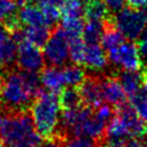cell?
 Here are the masks:
<instances>
[{"label": "cell", "instance_id": "obj_1", "mask_svg": "<svg viewBox=\"0 0 147 147\" xmlns=\"http://www.w3.org/2000/svg\"><path fill=\"white\" fill-rule=\"evenodd\" d=\"M0 139L10 147H38L41 136L37 132L31 114L25 110L8 114L0 129Z\"/></svg>", "mask_w": 147, "mask_h": 147}, {"label": "cell", "instance_id": "obj_2", "mask_svg": "<svg viewBox=\"0 0 147 147\" xmlns=\"http://www.w3.org/2000/svg\"><path fill=\"white\" fill-rule=\"evenodd\" d=\"M61 105L59 94L54 92L41 91L31 103V117L37 132L45 138L55 134L60 121Z\"/></svg>", "mask_w": 147, "mask_h": 147}, {"label": "cell", "instance_id": "obj_3", "mask_svg": "<svg viewBox=\"0 0 147 147\" xmlns=\"http://www.w3.org/2000/svg\"><path fill=\"white\" fill-rule=\"evenodd\" d=\"M32 98L21 71H7L0 78V106L8 114L25 110Z\"/></svg>", "mask_w": 147, "mask_h": 147}, {"label": "cell", "instance_id": "obj_4", "mask_svg": "<svg viewBox=\"0 0 147 147\" xmlns=\"http://www.w3.org/2000/svg\"><path fill=\"white\" fill-rule=\"evenodd\" d=\"M116 28L129 40L139 39L147 28V8H123L113 16Z\"/></svg>", "mask_w": 147, "mask_h": 147}, {"label": "cell", "instance_id": "obj_5", "mask_svg": "<svg viewBox=\"0 0 147 147\" xmlns=\"http://www.w3.org/2000/svg\"><path fill=\"white\" fill-rule=\"evenodd\" d=\"M44 57L49 65L61 67L69 57V39L62 26L52 28L49 38L44 45Z\"/></svg>", "mask_w": 147, "mask_h": 147}, {"label": "cell", "instance_id": "obj_6", "mask_svg": "<svg viewBox=\"0 0 147 147\" xmlns=\"http://www.w3.org/2000/svg\"><path fill=\"white\" fill-rule=\"evenodd\" d=\"M108 60L111 64L123 70H139L142 64L138 46L131 41H124L118 47L108 52Z\"/></svg>", "mask_w": 147, "mask_h": 147}, {"label": "cell", "instance_id": "obj_7", "mask_svg": "<svg viewBox=\"0 0 147 147\" xmlns=\"http://www.w3.org/2000/svg\"><path fill=\"white\" fill-rule=\"evenodd\" d=\"M17 67L23 71H39L44 68L45 57L40 47L34 46L28 40L17 44Z\"/></svg>", "mask_w": 147, "mask_h": 147}, {"label": "cell", "instance_id": "obj_8", "mask_svg": "<svg viewBox=\"0 0 147 147\" xmlns=\"http://www.w3.org/2000/svg\"><path fill=\"white\" fill-rule=\"evenodd\" d=\"M117 116H119L122 121L125 123L131 138L142 140L147 137L146 122L139 117V115L137 114L136 109L131 103L125 102L117 107Z\"/></svg>", "mask_w": 147, "mask_h": 147}, {"label": "cell", "instance_id": "obj_9", "mask_svg": "<svg viewBox=\"0 0 147 147\" xmlns=\"http://www.w3.org/2000/svg\"><path fill=\"white\" fill-rule=\"evenodd\" d=\"M78 92L80 94L83 105L92 109H95L103 101L101 77H96V76L85 77L83 83L78 86Z\"/></svg>", "mask_w": 147, "mask_h": 147}, {"label": "cell", "instance_id": "obj_10", "mask_svg": "<svg viewBox=\"0 0 147 147\" xmlns=\"http://www.w3.org/2000/svg\"><path fill=\"white\" fill-rule=\"evenodd\" d=\"M101 87L103 100L113 107H119L126 102V93L117 77H101Z\"/></svg>", "mask_w": 147, "mask_h": 147}, {"label": "cell", "instance_id": "obj_11", "mask_svg": "<svg viewBox=\"0 0 147 147\" xmlns=\"http://www.w3.org/2000/svg\"><path fill=\"white\" fill-rule=\"evenodd\" d=\"M82 64L92 71H101L108 65V56L99 44L86 45Z\"/></svg>", "mask_w": 147, "mask_h": 147}, {"label": "cell", "instance_id": "obj_12", "mask_svg": "<svg viewBox=\"0 0 147 147\" xmlns=\"http://www.w3.org/2000/svg\"><path fill=\"white\" fill-rule=\"evenodd\" d=\"M40 80H41V85L46 90L54 93L61 92V90L65 85L62 69L54 65H49L42 69L40 74Z\"/></svg>", "mask_w": 147, "mask_h": 147}, {"label": "cell", "instance_id": "obj_13", "mask_svg": "<svg viewBox=\"0 0 147 147\" xmlns=\"http://www.w3.org/2000/svg\"><path fill=\"white\" fill-rule=\"evenodd\" d=\"M124 40H125V37L116 28V25L113 21V16L105 20L103 33H102L101 39H100L101 47L109 52L110 49L118 47L122 42H124Z\"/></svg>", "mask_w": 147, "mask_h": 147}, {"label": "cell", "instance_id": "obj_14", "mask_svg": "<svg viewBox=\"0 0 147 147\" xmlns=\"http://www.w3.org/2000/svg\"><path fill=\"white\" fill-rule=\"evenodd\" d=\"M144 72L139 70H123L118 74L117 79L121 83L126 95L132 96L138 93L142 85Z\"/></svg>", "mask_w": 147, "mask_h": 147}, {"label": "cell", "instance_id": "obj_15", "mask_svg": "<svg viewBox=\"0 0 147 147\" xmlns=\"http://www.w3.org/2000/svg\"><path fill=\"white\" fill-rule=\"evenodd\" d=\"M21 24H25L28 26L31 25H46L45 23V17L42 14V9L39 7L28 3L21 7V9L16 13ZM47 26V25H46Z\"/></svg>", "mask_w": 147, "mask_h": 147}, {"label": "cell", "instance_id": "obj_16", "mask_svg": "<svg viewBox=\"0 0 147 147\" xmlns=\"http://www.w3.org/2000/svg\"><path fill=\"white\" fill-rule=\"evenodd\" d=\"M51 31L52 29L46 25H31L23 29L24 39L37 47H41L46 44L47 39L49 38Z\"/></svg>", "mask_w": 147, "mask_h": 147}, {"label": "cell", "instance_id": "obj_17", "mask_svg": "<svg viewBox=\"0 0 147 147\" xmlns=\"http://www.w3.org/2000/svg\"><path fill=\"white\" fill-rule=\"evenodd\" d=\"M110 15L103 0H88L84 6V16L86 20L105 21L109 18Z\"/></svg>", "mask_w": 147, "mask_h": 147}, {"label": "cell", "instance_id": "obj_18", "mask_svg": "<svg viewBox=\"0 0 147 147\" xmlns=\"http://www.w3.org/2000/svg\"><path fill=\"white\" fill-rule=\"evenodd\" d=\"M105 28V21H94V20H87V22L84 24L83 29V40L86 45H93L99 44L101 36L103 33Z\"/></svg>", "mask_w": 147, "mask_h": 147}, {"label": "cell", "instance_id": "obj_19", "mask_svg": "<svg viewBox=\"0 0 147 147\" xmlns=\"http://www.w3.org/2000/svg\"><path fill=\"white\" fill-rule=\"evenodd\" d=\"M59 100H60L61 108L63 109H76L83 105L78 88L72 86L62 88L59 95Z\"/></svg>", "mask_w": 147, "mask_h": 147}, {"label": "cell", "instance_id": "obj_20", "mask_svg": "<svg viewBox=\"0 0 147 147\" xmlns=\"http://www.w3.org/2000/svg\"><path fill=\"white\" fill-rule=\"evenodd\" d=\"M17 42L13 38H8L0 44V64L1 67H8L13 64L17 56Z\"/></svg>", "mask_w": 147, "mask_h": 147}, {"label": "cell", "instance_id": "obj_21", "mask_svg": "<svg viewBox=\"0 0 147 147\" xmlns=\"http://www.w3.org/2000/svg\"><path fill=\"white\" fill-rule=\"evenodd\" d=\"M62 72H63L64 83L68 86H72V87L79 86L85 79V71L83 68L79 67V64L65 65L62 69Z\"/></svg>", "mask_w": 147, "mask_h": 147}, {"label": "cell", "instance_id": "obj_22", "mask_svg": "<svg viewBox=\"0 0 147 147\" xmlns=\"http://www.w3.org/2000/svg\"><path fill=\"white\" fill-rule=\"evenodd\" d=\"M84 21L83 18L77 17H62V29L64 30L68 39L80 37L84 29Z\"/></svg>", "mask_w": 147, "mask_h": 147}, {"label": "cell", "instance_id": "obj_23", "mask_svg": "<svg viewBox=\"0 0 147 147\" xmlns=\"http://www.w3.org/2000/svg\"><path fill=\"white\" fill-rule=\"evenodd\" d=\"M86 44L80 37L69 39V57L75 64H82L84 60Z\"/></svg>", "mask_w": 147, "mask_h": 147}, {"label": "cell", "instance_id": "obj_24", "mask_svg": "<svg viewBox=\"0 0 147 147\" xmlns=\"http://www.w3.org/2000/svg\"><path fill=\"white\" fill-rule=\"evenodd\" d=\"M61 15L62 17L83 18L84 6L82 5L80 0H65L61 5Z\"/></svg>", "mask_w": 147, "mask_h": 147}, {"label": "cell", "instance_id": "obj_25", "mask_svg": "<svg viewBox=\"0 0 147 147\" xmlns=\"http://www.w3.org/2000/svg\"><path fill=\"white\" fill-rule=\"evenodd\" d=\"M21 74L23 76V79L29 87L30 92L32 93L33 98H36L42 90H41V80H40V75L38 71H23L21 70Z\"/></svg>", "mask_w": 147, "mask_h": 147}, {"label": "cell", "instance_id": "obj_26", "mask_svg": "<svg viewBox=\"0 0 147 147\" xmlns=\"http://www.w3.org/2000/svg\"><path fill=\"white\" fill-rule=\"evenodd\" d=\"M130 98H131V105L136 109L139 117L145 122H147V93H145L141 90Z\"/></svg>", "mask_w": 147, "mask_h": 147}, {"label": "cell", "instance_id": "obj_27", "mask_svg": "<svg viewBox=\"0 0 147 147\" xmlns=\"http://www.w3.org/2000/svg\"><path fill=\"white\" fill-rule=\"evenodd\" d=\"M42 14L45 17V23L49 28L56 26V23L59 18L61 17V10L59 9L57 6L53 5H42Z\"/></svg>", "mask_w": 147, "mask_h": 147}, {"label": "cell", "instance_id": "obj_28", "mask_svg": "<svg viewBox=\"0 0 147 147\" xmlns=\"http://www.w3.org/2000/svg\"><path fill=\"white\" fill-rule=\"evenodd\" d=\"M63 144L65 145V147H96L95 140L84 136L68 138L64 140Z\"/></svg>", "mask_w": 147, "mask_h": 147}, {"label": "cell", "instance_id": "obj_29", "mask_svg": "<svg viewBox=\"0 0 147 147\" xmlns=\"http://www.w3.org/2000/svg\"><path fill=\"white\" fill-rule=\"evenodd\" d=\"M17 6L16 0H0V23L3 22L8 16L15 14Z\"/></svg>", "mask_w": 147, "mask_h": 147}, {"label": "cell", "instance_id": "obj_30", "mask_svg": "<svg viewBox=\"0 0 147 147\" xmlns=\"http://www.w3.org/2000/svg\"><path fill=\"white\" fill-rule=\"evenodd\" d=\"M94 114L100 119H102L105 123L108 124L110 122V119L115 116V110H114V108H113L111 105H109V103H101L100 106H98L95 108Z\"/></svg>", "mask_w": 147, "mask_h": 147}, {"label": "cell", "instance_id": "obj_31", "mask_svg": "<svg viewBox=\"0 0 147 147\" xmlns=\"http://www.w3.org/2000/svg\"><path fill=\"white\" fill-rule=\"evenodd\" d=\"M137 46H138V49H139V53H140L142 61L147 62V28L145 29L142 34L139 37Z\"/></svg>", "mask_w": 147, "mask_h": 147}, {"label": "cell", "instance_id": "obj_32", "mask_svg": "<svg viewBox=\"0 0 147 147\" xmlns=\"http://www.w3.org/2000/svg\"><path fill=\"white\" fill-rule=\"evenodd\" d=\"M103 2L106 3L110 14H114V13L116 14L117 11H119L121 9L124 8V5L126 3V0H103Z\"/></svg>", "mask_w": 147, "mask_h": 147}, {"label": "cell", "instance_id": "obj_33", "mask_svg": "<svg viewBox=\"0 0 147 147\" xmlns=\"http://www.w3.org/2000/svg\"><path fill=\"white\" fill-rule=\"evenodd\" d=\"M129 7L134 9H142L147 8V0H126Z\"/></svg>", "mask_w": 147, "mask_h": 147}, {"label": "cell", "instance_id": "obj_34", "mask_svg": "<svg viewBox=\"0 0 147 147\" xmlns=\"http://www.w3.org/2000/svg\"><path fill=\"white\" fill-rule=\"evenodd\" d=\"M124 147H146V146H145V144L142 142V140L131 138V139L125 144Z\"/></svg>", "mask_w": 147, "mask_h": 147}, {"label": "cell", "instance_id": "obj_35", "mask_svg": "<svg viewBox=\"0 0 147 147\" xmlns=\"http://www.w3.org/2000/svg\"><path fill=\"white\" fill-rule=\"evenodd\" d=\"M9 31L7 30V28L5 25L0 24V44H2L5 40H7L9 38Z\"/></svg>", "mask_w": 147, "mask_h": 147}, {"label": "cell", "instance_id": "obj_36", "mask_svg": "<svg viewBox=\"0 0 147 147\" xmlns=\"http://www.w3.org/2000/svg\"><path fill=\"white\" fill-rule=\"evenodd\" d=\"M41 5H53V6H57L61 7V5L65 1V0H39Z\"/></svg>", "mask_w": 147, "mask_h": 147}, {"label": "cell", "instance_id": "obj_37", "mask_svg": "<svg viewBox=\"0 0 147 147\" xmlns=\"http://www.w3.org/2000/svg\"><path fill=\"white\" fill-rule=\"evenodd\" d=\"M3 121H5V116L2 114H0V129H1V126L3 124Z\"/></svg>", "mask_w": 147, "mask_h": 147}, {"label": "cell", "instance_id": "obj_38", "mask_svg": "<svg viewBox=\"0 0 147 147\" xmlns=\"http://www.w3.org/2000/svg\"><path fill=\"white\" fill-rule=\"evenodd\" d=\"M0 147H5V142L1 139H0Z\"/></svg>", "mask_w": 147, "mask_h": 147}, {"label": "cell", "instance_id": "obj_39", "mask_svg": "<svg viewBox=\"0 0 147 147\" xmlns=\"http://www.w3.org/2000/svg\"><path fill=\"white\" fill-rule=\"evenodd\" d=\"M84 1H88V0H84Z\"/></svg>", "mask_w": 147, "mask_h": 147}, {"label": "cell", "instance_id": "obj_40", "mask_svg": "<svg viewBox=\"0 0 147 147\" xmlns=\"http://www.w3.org/2000/svg\"><path fill=\"white\" fill-rule=\"evenodd\" d=\"M0 67H1V64H0Z\"/></svg>", "mask_w": 147, "mask_h": 147}, {"label": "cell", "instance_id": "obj_41", "mask_svg": "<svg viewBox=\"0 0 147 147\" xmlns=\"http://www.w3.org/2000/svg\"><path fill=\"white\" fill-rule=\"evenodd\" d=\"M40 145H41V144H40ZM38 147H39V146H38Z\"/></svg>", "mask_w": 147, "mask_h": 147}]
</instances>
